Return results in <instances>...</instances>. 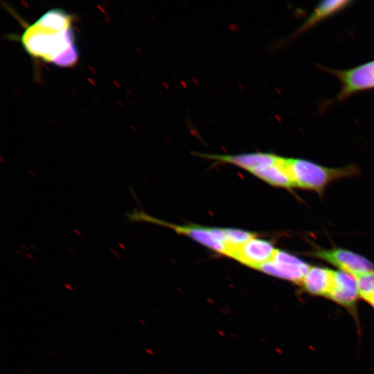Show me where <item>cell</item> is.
Wrapping results in <instances>:
<instances>
[{
    "instance_id": "1",
    "label": "cell",
    "mask_w": 374,
    "mask_h": 374,
    "mask_svg": "<svg viewBox=\"0 0 374 374\" xmlns=\"http://www.w3.org/2000/svg\"><path fill=\"white\" fill-rule=\"evenodd\" d=\"M73 17L53 8L42 15L24 31L21 42L30 56L60 67H72L78 61L73 28Z\"/></svg>"
},
{
    "instance_id": "2",
    "label": "cell",
    "mask_w": 374,
    "mask_h": 374,
    "mask_svg": "<svg viewBox=\"0 0 374 374\" xmlns=\"http://www.w3.org/2000/svg\"><path fill=\"white\" fill-rule=\"evenodd\" d=\"M282 165L294 187L319 193H321L332 181L354 175L357 172L355 166L332 168L301 159L282 157Z\"/></svg>"
},
{
    "instance_id": "3",
    "label": "cell",
    "mask_w": 374,
    "mask_h": 374,
    "mask_svg": "<svg viewBox=\"0 0 374 374\" xmlns=\"http://www.w3.org/2000/svg\"><path fill=\"white\" fill-rule=\"evenodd\" d=\"M327 70L341 82L337 100H344L359 91L374 89V60L346 70Z\"/></svg>"
},
{
    "instance_id": "4",
    "label": "cell",
    "mask_w": 374,
    "mask_h": 374,
    "mask_svg": "<svg viewBox=\"0 0 374 374\" xmlns=\"http://www.w3.org/2000/svg\"><path fill=\"white\" fill-rule=\"evenodd\" d=\"M310 265L294 255L276 249L273 258L257 269L271 276L301 283Z\"/></svg>"
},
{
    "instance_id": "5",
    "label": "cell",
    "mask_w": 374,
    "mask_h": 374,
    "mask_svg": "<svg viewBox=\"0 0 374 374\" xmlns=\"http://www.w3.org/2000/svg\"><path fill=\"white\" fill-rule=\"evenodd\" d=\"M125 217L129 222H146L171 228L177 233L186 235L197 242L208 247V248L225 255V246L217 242L213 238L211 228L201 226H182L171 224L168 222L150 216L142 211H139L136 209H134L131 212L125 213Z\"/></svg>"
},
{
    "instance_id": "6",
    "label": "cell",
    "mask_w": 374,
    "mask_h": 374,
    "mask_svg": "<svg viewBox=\"0 0 374 374\" xmlns=\"http://www.w3.org/2000/svg\"><path fill=\"white\" fill-rule=\"evenodd\" d=\"M311 256L325 260L356 278L374 271V265L369 260L344 249L317 250Z\"/></svg>"
},
{
    "instance_id": "7",
    "label": "cell",
    "mask_w": 374,
    "mask_h": 374,
    "mask_svg": "<svg viewBox=\"0 0 374 374\" xmlns=\"http://www.w3.org/2000/svg\"><path fill=\"white\" fill-rule=\"evenodd\" d=\"M276 250L270 242L254 238L236 248L230 257L258 269L273 258Z\"/></svg>"
},
{
    "instance_id": "8",
    "label": "cell",
    "mask_w": 374,
    "mask_h": 374,
    "mask_svg": "<svg viewBox=\"0 0 374 374\" xmlns=\"http://www.w3.org/2000/svg\"><path fill=\"white\" fill-rule=\"evenodd\" d=\"M359 296L356 277L344 271H335L332 287L328 298L339 305L350 307Z\"/></svg>"
},
{
    "instance_id": "9",
    "label": "cell",
    "mask_w": 374,
    "mask_h": 374,
    "mask_svg": "<svg viewBox=\"0 0 374 374\" xmlns=\"http://www.w3.org/2000/svg\"><path fill=\"white\" fill-rule=\"evenodd\" d=\"M209 159L231 163L250 172L274 163L279 156L271 153L256 152L234 155H206Z\"/></svg>"
},
{
    "instance_id": "10",
    "label": "cell",
    "mask_w": 374,
    "mask_h": 374,
    "mask_svg": "<svg viewBox=\"0 0 374 374\" xmlns=\"http://www.w3.org/2000/svg\"><path fill=\"white\" fill-rule=\"evenodd\" d=\"M335 271L321 267H310L301 283L310 294L328 297L333 285Z\"/></svg>"
},
{
    "instance_id": "11",
    "label": "cell",
    "mask_w": 374,
    "mask_h": 374,
    "mask_svg": "<svg viewBox=\"0 0 374 374\" xmlns=\"http://www.w3.org/2000/svg\"><path fill=\"white\" fill-rule=\"evenodd\" d=\"M352 1L346 0H328L321 2L299 28L296 35L310 28L319 21L346 8Z\"/></svg>"
},
{
    "instance_id": "12",
    "label": "cell",
    "mask_w": 374,
    "mask_h": 374,
    "mask_svg": "<svg viewBox=\"0 0 374 374\" xmlns=\"http://www.w3.org/2000/svg\"><path fill=\"white\" fill-rule=\"evenodd\" d=\"M251 173L273 186L287 188L294 187L282 165L281 157H278L274 163L255 170Z\"/></svg>"
},
{
    "instance_id": "13",
    "label": "cell",
    "mask_w": 374,
    "mask_h": 374,
    "mask_svg": "<svg viewBox=\"0 0 374 374\" xmlns=\"http://www.w3.org/2000/svg\"><path fill=\"white\" fill-rule=\"evenodd\" d=\"M356 278L359 296L368 302L374 296V271Z\"/></svg>"
},
{
    "instance_id": "14",
    "label": "cell",
    "mask_w": 374,
    "mask_h": 374,
    "mask_svg": "<svg viewBox=\"0 0 374 374\" xmlns=\"http://www.w3.org/2000/svg\"><path fill=\"white\" fill-rule=\"evenodd\" d=\"M368 303H369L374 308V296Z\"/></svg>"
}]
</instances>
